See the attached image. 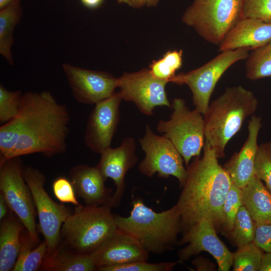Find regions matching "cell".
I'll use <instances>...</instances> for the list:
<instances>
[{"label": "cell", "mask_w": 271, "mask_h": 271, "mask_svg": "<svg viewBox=\"0 0 271 271\" xmlns=\"http://www.w3.org/2000/svg\"><path fill=\"white\" fill-rule=\"evenodd\" d=\"M260 117L252 115L248 124L246 141L238 153H235L224 168L233 183L242 189L254 175V165L258 147L257 138L261 127Z\"/></svg>", "instance_id": "obj_18"}, {"label": "cell", "mask_w": 271, "mask_h": 271, "mask_svg": "<svg viewBox=\"0 0 271 271\" xmlns=\"http://www.w3.org/2000/svg\"><path fill=\"white\" fill-rule=\"evenodd\" d=\"M98 266L92 255L73 251L61 242L50 254H46L40 269L47 271H94Z\"/></svg>", "instance_id": "obj_23"}, {"label": "cell", "mask_w": 271, "mask_h": 271, "mask_svg": "<svg viewBox=\"0 0 271 271\" xmlns=\"http://www.w3.org/2000/svg\"><path fill=\"white\" fill-rule=\"evenodd\" d=\"M260 271H271V252L263 254Z\"/></svg>", "instance_id": "obj_38"}, {"label": "cell", "mask_w": 271, "mask_h": 271, "mask_svg": "<svg viewBox=\"0 0 271 271\" xmlns=\"http://www.w3.org/2000/svg\"><path fill=\"white\" fill-rule=\"evenodd\" d=\"M182 50H169L160 59L152 61L149 66L150 71L155 78L171 82L182 65Z\"/></svg>", "instance_id": "obj_27"}, {"label": "cell", "mask_w": 271, "mask_h": 271, "mask_svg": "<svg viewBox=\"0 0 271 271\" xmlns=\"http://www.w3.org/2000/svg\"><path fill=\"white\" fill-rule=\"evenodd\" d=\"M137 144L130 137L124 138L120 145L115 148L109 147L100 155L96 166L105 179H111L116 187L109 204L112 208L118 206L124 192V178L127 172L137 164Z\"/></svg>", "instance_id": "obj_16"}, {"label": "cell", "mask_w": 271, "mask_h": 271, "mask_svg": "<svg viewBox=\"0 0 271 271\" xmlns=\"http://www.w3.org/2000/svg\"><path fill=\"white\" fill-rule=\"evenodd\" d=\"M263 254L253 242L238 247L233 253V270L260 271Z\"/></svg>", "instance_id": "obj_28"}, {"label": "cell", "mask_w": 271, "mask_h": 271, "mask_svg": "<svg viewBox=\"0 0 271 271\" xmlns=\"http://www.w3.org/2000/svg\"><path fill=\"white\" fill-rule=\"evenodd\" d=\"M128 217L114 214L117 228L135 238L149 253H163L178 242L181 232V217L177 207L157 212L138 198L132 202Z\"/></svg>", "instance_id": "obj_4"}, {"label": "cell", "mask_w": 271, "mask_h": 271, "mask_svg": "<svg viewBox=\"0 0 271 271\" xmlns=\"http://www.w3.org/2000/svg\"><path fill=\"white\" fill-rule=\"evenodd\" d=\"M257 105L253 93L241 86L227 87L209 104L203 115L205 143L218 158L224 157L226 145L240 130L245 119L255 112Z\"/></svg>", "instance_id": "obj_3"}, {"label": "cell", "mask_w": 271, "mask_h": 271, "mask_svg": "<svg viewBox=\"0 0 271 271\" xmlns=\"http://www.w3.org/2000/svg\"><path fill=\"white\" fill-rule=\"evenodd\" d=\"M270 40L271 24L253 18H242L219 45V51L240 48L253 50Z\"/></svg>", "instance_id": "obj_20"}, {"label": "cell", "mask_w": 271, "mask_h": 271, "mask_svg": "<svg viewBox=\"0 0 271 271\" xmlns=\"http://www.w3.org/2000/svg\"><path fill=\"white\" fill-rule=\"evenodd\" d=\"M23 13L21 0L0 9V54L12 66L14 65L12 52L14 33Z\"/></svg>", "instance_id": "obj_24"}, {"label": "cell", "mask_w": 271, "mask_h": 271, "mask_svg": "<svg viewBox=\"0 0 271 271\" xmlns=\"http://www.w3.org/2000/svg\"><path fill=\"white\" fill-rule=\"evenodd\" d=\"M70 114L48 91L23 94L19 112L0 127V162L29 154L64 153Z\"/></svg>", "instance_id": "obj_1"}, {"label": "cell", "mask_w": 271, "mask_h": 271, "mask_svg": "<svg viewBox=\"0 0 271 271\" xmlns=\"http://www.w3.org/2000/svg\"><path fill=\"white\" fill-rule=\"evenodd\" d=\"M177 262L149 263L147 261H137L128 263L104 266L99 267V271H170Z\"/></svg>", "instance_id": "obj_33"}, {"label": "cell", "mask_w": 271, "mask_h": 271, "mask_svg": "<svg viewBox=\"0 0 271 271\" xmlns=\"http://www.w3.org/2000/svg\"><path fill=\"white\" fill-rule=\"evenodd\" d=\"M52 189L55 197L63 203H71L76 206L81 204L76 198V194L71 180L61 176L53 182Z\"/></svg>", "instance_id": "obj_35"}, {"label": "cell", "mask_w": 271, "mask_h": 271, "mask_svg": "<svg viewBox=\"0 0 271 271\" xmlns=\"http://www.w3.org/2000/svg\"><path fill=\"white\" fill-rule=\"evenodd\" d=\"M24 228L21 221L13 212L1 221L0 271L12 270L19 253Z\"/></svg>", "instance_id": "obj_21"}, {"label": "cell", "mask_w": 271, "mask_h": 271, "mask_svg": "<svg viewBox=\"0 0 271 271\" xmlns=\"http://www.w3.org/2000/svg\"><path fill=\"white\" fill-rule=\"evenodd\" d=\"M119 4H126L133 8L139 9L146 6V0H117Z\"/></svg>", "instance_id": "obj_39"}, {"label": "cell", "mask_w": 271, "mask_h": 271, "mask_svg": "<svg viewBox=\"0 0 271 271\" xmlns=\"http://www.w3.org/2000/svg\"><path fill=\"white\" fill-rule=\"evenodd\" d=\"M24 176L32 195L39 219V228L47 245L46 254H52L61 242L62 224L72 213L69 208L53 201L45 190L46 178L39 170L29 166Z\"/></svg>", "instance_id": "obj_9"}, {"label": "cell", "mask_w": 271, "mask_h": 271, "mask_svg": "<svg viewBox=\"0 0 271 271\" xmlns=\"http://www.w3.org/2000/svg\"><path fill=\"white\" fill-rule=\"evenodd\" d=\"M23 94L20 90L10 91L0 84V122L6 123L19 112Z\"/></svg>", "instance_id": "obj_31"}, {"label": "cell", "mask_w": 271, "mask_h": 271, "mask_svg": "<svg viewBox=\"0 0 271 271\" xmlns=\"http://www.w3.org/2000/svg\"><path fill=\"white\" fill-rule=\"evenodd\" d=\"M243 205L241 189L233 183L228 193L223 208V223L222 228L227 234H230L237 212Z\"/></svg>", "instance_id": "obj_30"}, {"label": "cell", "mask_w": 271, "mask_h": 271, "mask_svg": "<svg viewBox=\"0 0 271 271\" xmlns=\"http://www.w3.org/2000/svg\"><path fill=\"white\" fill-rule=\"evenodd\" d=\"M265 252H271V223H255L253 241Z\"/></svg>", "instance_id": "obj_36"}, {"label": "cell", "mask_w": 271, "mask_h": 271, "mask_svg": "<svg viewBox=\"0 0 271 271\" xmlns=\"http://www.w3.org/2000/svg\"><path fill=\"white\" fill-rule=\"evenodd\" d=\"M167 81L155 78L149 68L124 72L118 78L119 92L122 100L134 103L142 113L153 115L157 106L171 107L166 91Z\"/></svg>", "instance_id": "obj_12"}, {"label": "cell", "mask_w": 271, "mask_h": 271, "mask_svg": "<svg viewBox=\"0 0 271 271\" xmlns=\"http://www.w3.org/2000/svg\"><path fill=\"white\" fill-rule=\"evenodd\" d=\"M47 252L45 240L36 242L28 231L24 229L21 234V246L13 271L40 270Z\"/></svg>", "instance_id": "obj_25"}, {"label": "cell", "mask_w": 271, "mask_h": 271, "mask_svg": "<svg viewBox=\"0 0 271 271\" xmlns=\"http://www.w3.org/2000/svg\"><path fill=\"white\" fill-rule=\"evenodd\" d=\"M243 205L255 223H271V192L255 175L241 189Z\"/></svg>", "instance_id": "obj_22"}, {"label": "cell", "mask_w": 271, "mask_h": 271, "mask_svg": "<svg viewBox=\"0 0 271 271\" xmlns=\"http://www.w3.org/2000/svg\"><path fill=\"white\" fill-rule=\"evenodd\" d=\"M203 148V156L187 166V178L176 204L183 234L203 219L210 221L216 230L222 228L223 205L233 183L214 151L205 142Z\"/></svg>", "instance_id": "obj_2"}, {"label": "cell", "mask_w": 271, "mask_h": 271, "mask_svg": "<svg viewBox=\"0 0 271 271\" xmlns=\"http://www.w3.org/2000/svg\"><path fill=\"white\" fill-rule=\"evenodd\" d=\"M243 6L244 0H193L182 20L207 42L219 45L243 18Z\"/></svg>", "instance_id": "obj_6"}, {"label": "cell", "mask_w": 271, "mask_h": 271, "mask_svg": "<svg viewBox=\"0 0 271 271\" xmlns=\"http://www.w3.org/2000/svg\"><path fill=\"white\" fill-rule=\"evenodd\" d=\"M146 1L147 7H156L158 5L159 0H146Z\"/></svg>", "instance_id": "obj_42"}, {"label": "cell", "mask_w": 271, "mask_h": 271, "mask_svg": "<svg viewBox=\"0 0 271 271\" xmlns=\"http://www.w3.org/2000/svg\"><path fill=\"white\" fill-rule=\"evenodd\" d=\"M19 0H0V9Z\"/></svg>", "instance_id": "obj_41"}, {"label": "cell", "mask_w": 271, "mask_h": 271, "mask_svg": "<svg viewBox=\"0 0 271 271\" xmlns=\"http://www.w3.org/2000/svg\"><path fill=\"white\" fill-rule=\"evenodd\" d=\"M171 107L173 111L170 119L160 120L157 130L173 143L187 167L192 157L200 156L204 146L203 115L195 108L190 110L181 98H174Z\"/></svg>", "instance_id": "obj_7"}, {"label": "cell", "mask_w": 271, "mask_h": 271, "mask_svg": "<svg viewBox=\"0 0 271 271\" xmlns=\"http://www.w3.org/2000/svg\"><path fill=\"white\" fill-rule=\"evenodd\" d=\"M255 230V223L245 207L242 205L236 216L230 233L237 247L253 242Z\"/></svg>", "instance_id": "obj_29"}, {"label": "cell", "mask_w": 271, "mask_h": 271, "mask_svg": "<svg viewBox=\"0 0 271 271\" xmlns=\"http://www.w3.org/2000/svg\"><path fill=\"white\" fill-rule=\"evenodd\" d=\"M122 100L119 91L95 105L87 122L84 142L92 152L100 154L111 143L120 119Z\"/></svg>", "instance_id": "obj_14"}, {"label": "cell", "mask_w": 271, "mask_h": 271, "mask_svg": "<svg viewBox=\"0 0 271 271\" xmlns=\"http://www.w3.org/2000/svg\"><path fill=\"white\" fill-rule=\"evenodd\" d=\"M254 175L271 192V141L258 145L254 165Z\"/></svg>", "instance_id": "obj_32"}, {"label": "cell", "mask_w": 271, "mask_h": 271, "mask_svg": "<svg viewBox=\"0 0 271 271\" xmlns=\"http://www.w3.org/2000/svg\"><path fill=\"white\" fill-rule=\"evenodd\" d=\"M187 243L188 245L178 253L180 261H185L204 251L215 259L218 270H229L233 264V253L218 238L216 228L207 219H203L197 222L183 234L179 244Z\"/></svg>", "instance_id": "obj_15"}, {"label": "cell", "mask_w": 271, "mask_h": 271, "mask_svg": "<svg viewBox=\"0 0 271 271\" xmlns=\"http://www.w3.org/2000/svg\"><path fill=\"white\" fill-rule=\"evenodd\" d=\"M104 0H80L81 3L86 8L94 9L98 8Z\"/></svg>", "instance_id": "obj_40"}, {"label": "cell", "mask_w": 271, "mask_h": 271, "mask_svg": "<svg viewBox=\"0 0 271 271\" xmlns=\"http://www.w3.org/2000/svg\"><path fill=\"white\" fill-rule=\"evenodd\" d=\"M24 168L19 157L0 162V194L32 238L39 243L37 212L32 193L24 178Z\"/></svg>", "instance_id": "obj_10"}, {"label": "cell", "mask_w": 271, "mask_h": 271, "mask_svg": "<svg viewBox=\"0 0 271 271\" xmlns=\"http://www.w3.org/2000/svg\"><path fill=\"white\" fill-rule=\"evenodd\" d=\"M248 55V50L244 48L221 52L203 65L188 72L176 75L171 82L188 86L192 94L195 109L204 115L219 79L232 65L247 59Z\"/></svg>", "instance_id": "obj_8"}, {"label": "cell", "mask_w": 271, "mask_h": 271, "mask_svg": "<svg viewBox=\"0 0 271 271\" xmlns=\"http://www.w3.org/2000/svg\"><path fill=\"white\" fill-rule=\"evenodd\" d=\"M111 209L109 203L76 206L61 227L63 244L77 253H91L117 228Z\"/></svg>", "instance_id": "obj_5"}, {"label": "cell", "mask_w": 271, "mask_h": 271, "mask_svg": "<svg viewBox=\"0 0 271 271\" xmlns=\"http://www.w3.org/2000/svg\"><path fill=\"white\" fill-rule=\"evenodd\" d=\"M91 254L98 269L104 266L147 261L149 252L135 238L117 228Z\"/></svg>", "instance_id": "obj_17"}, {"label": "cell", "mask_w": 271, "mask_h": 271, "mask_svg": "<svg viewBox=\"0 0 271 271\" xmlns=\"http://www.w3.org/2000/svg\"><path fill=\"white\" fill-rule=\"evenodd\" d=\"M246 77L256 80L271 76V40L252 50L246 59Z\"/></svg>", "instance_id": "obj_26"}, {"label": "cell", "mask_w": 271, "mask_h": 271, "mask_svg": "<svg viewBox=\"0 0 271 271\" xmlns=\"http://www.w3.org/2000/svg\"><path fill=\"white\" fill-rule=\"evenodd\" d=\"M139 142L145 153L138 166L140 172L148 177H152L156 173L162 178L172 176L177 179L182 187L187 178V169L184 166L182 157L173 143L163 135L156 134L148 124L144 136Z\"/></svg>", "instance_id": "obj_11"}, {"label": "cell", "mask_w": 271, "mask_h": 271, "mask_svg": "<svg viewBox=\"0 0 271 271\" xmlns=\"http://www.w3.org/2000/svg\"><path fill=\"white\" fill-rule=\"evenodd\" d=\"M76 195L87 206H98L109 203L112 190L105 185L106 179L96 166L79 164L69 172Z\"/></svg>", "instance_id": "obj_19"}, {"label": "cell", "mask_w": 271, "mask_h": 271, "mask_svg": "<svg viewBox=\"0 0 271 271\" xmlns=\"http://www.w3.org/2000/svg\"><path fill=\"white\" fill-rule=\"evenodd\" d=\"M62 68L74 98L85 104H96L112 96L118 78L111 73L64 63Z\"/></svg>", "instance_id": "obj_13"}, {"label": "cell", "mask_w": 271, "mask_h": 271, "mask_svg": "<svg viewBox=\"0 0 271 271\" xmlns=\"http://www.w3.org/2000/svg\"><path fill=\"white\" fill-rule=\"evenodd\" d=\"M243 18L271 24V0H244Z\"/></svg>", "instance_id": "obj_34"}, {"label": "cell", "mask_w": 271, "mask_h": 271, "mask_svg": "<svg viewBox=\"0 0 271 271\" xmlns=\"http://www.w3.org/2000/svg\"><path fill=\"white\" fill-rule=\"evenodd\" d=\"M12 212L7 202L0 194V220L2 221Z\"/></svg>", "instance_id": "obj_37"}]
</instances>
